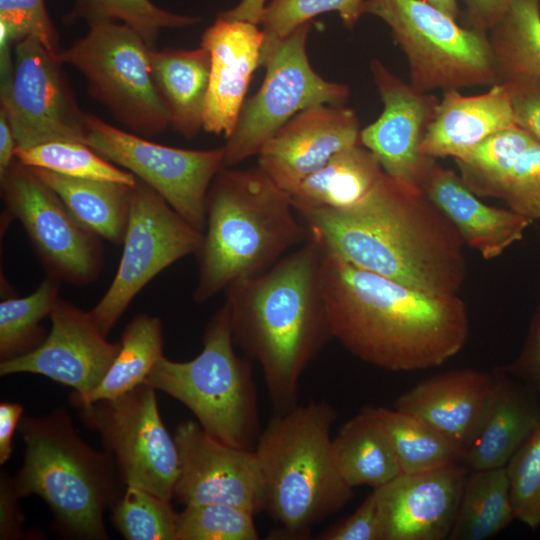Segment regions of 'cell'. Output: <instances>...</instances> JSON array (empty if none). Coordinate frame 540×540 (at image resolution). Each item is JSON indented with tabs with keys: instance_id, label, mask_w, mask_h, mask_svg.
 <instances>
[{
	"instance_id": "1",
	"label": "cell",
	"mask_w": 540,
	"mask_h": 540,
	"mask_svg": "<svg viewBox=\"0 0 540 540\" xmlns=\"http://www.w3.org/2000/svg\"><path fill=\"white\" fill-rule=\"evenodd\" d=\"M322 249L429 295L457 294L467 276L459 231L418 186L382 173L358 203L296 211Z\"/></svg>"
},
{
	"instance_id": "2",
	"label": "cell",
	"mask_w": 540,
	"mask_h": 540,
	"mask_svg": "<svg viewBox=\"0 0 540 540\" xmlns=\"http://www.w3.org/2000/svg\"><path fill=\"white\" fill-rule=\"evenodd\" d=\"M321 284L332 337L375 367L398 372L440 366L467 342L468 311L457 294L414 290L324 249Z\"/></svg>"
},
{
	"instance_id": "3",
	"label": "cell",
	"mask_w": 540,
	"mask_h": 540,
	"mask_svg": "<svg viewBox=\"0 0 540 540\" xmlns=\"http://www.w3.org/2000/svg\"><path fill=\"white\" fill-rule=\"evenodd\" d=\"M321 260V246L309 238L264 273L226 289L234 344L261 367L276 412L298 405L301 376L332 337Z\"/></svg>"
},
{
	"instance_id": "4",
	"label": "cell",
	"mask_w": 540,
	"mask_h": 540,
	"mask_svg": "<svg viewBox=\"0 0 540 540\" xmlns=\"http://www.w3.org/2000/svg\"><path fill=\"white\" fill-rule=\"evenodd\" d=\"M308 239L291 195L258 165L221 168L208 190L203 241L195 253L194 301L207 302L231 284L264 273Z\"/></svg>"
},
{
	"instance_id": "5",
	"label": "cell",
	"mask_w": 540,
	"mask_h": 540,
	"mask_svg": "<svg viewBox=\"0 0 540 540\" xmlns=\"http://www.w3.org/2000/svg\"><path fill=\"white\" fill-rule=\"evenodd\" d=\"M337 417L326 401L276 412L254 447L264 485L265 509L283 538L306 539L314 525L354 496L334 457L331 427Z\"/></svg>"
},
{
	"instance_id": "6",
	"label": "cell",
	"mask_w": 540,
	"mask_h": 540,
	"mask_svg": "<svg viewBox=\"0 0 540 540\" xmlns=\"http://www.w3.org/2000/svg\"><path fill=\"white\" fill-rule=\"evenodd\" d=\"M18 430L25 443L23 464L13 476L18 495L42 498L60 535L107 540L104 512L126 487L113 459L80 437L65 407L22 416Z\"/></svg>"
},
{
	"instance_id": "7",
	"label": "cell",
	"mask_w": 540,
	"mask_h": 540,
	"mask_svg": "<svg viewBox=\"0 0 540 540\" xmlns=\"http://www.w3.org/2000/svg\"><path fill=\"white\" fill-rule=\"evenodd\" d=\"M144 382L185 405L215 438L254 450L261 432L256 387L250 362L235 354L226 303L207 323L195 358L163 356Z\"/></svg>"
},
{
	"instance_id": "8",
	"label": "cell",
	"mask_w": 540,
	"mask_h": 540,
	"mask_svg": "<svg viewBox=\"0 0 540 540\" xmlns=\"http://www.w3.org/2000/svg\"><path fill=\"white\" fill-rule=\"evenodd\" d=\"M364 14L390 28L415 89L445 92L497 83L488 33L460 26L425 0H366Z\"/></svg>"
},
{
	"instance_id": "9",
	"label": "cell",
	"mask_w": 540,
	"mask_h": 540,
	"mask_svg": "<svg viewBox=\"0 0 540 540\" xmlns=\"http://www.w3.org/2000/svg\"><path fill=\"white\" fill-rule=\"evenodd\" d=\"M57 54L59 61L78 70L88 93L130 132L155 137L170 126L168 111L157 91L151 48L129 26L100 22Z\"/></svg>"
},
{
	"instance_id": "10",
	"label": "cell",
	"mask_w": 540,
	"mask_h": 540,
	"mask_svg": "<svg viewBox=\"0 0 540 540\" xmlns=\"http://www.w3.org/2000/svg\"><path fill=\"white\" fill-rule=\"evenodd\" d=\"M310 29V22L299 26L264 61L263 83L245 101L222 146L224 167L257 156L263 145L299 112L320 104L346 103L349 87L323 78L309 61L306 44Z\"/></svg>"
},
{
	"instance_id": "11",
	"label": "cell",
	"mask_w": 540,
	"mask_h": 540,
	"mask_svg": "<svg viewBox=\"0 0 540 540\" xmlns=\"http://www.w3.org/2000/svg\"><path fill=\"white\" fill-rule=\"evenodd\" d=\"M156 389L143 382L126 393L77 407L83 423L98 433L123 484L174 498L179 474L177 445L164 425Z\"/></svg>"
},
{
	"instance_id": "12",
	"label": "cell",
	"mask_w": 540,
	"mask_h": 540,
	"mask_svg": "<svg viewBox=\"0 0 540 540\" xmlns=\"http://www.w3.org/2000/svg\"><path fill=\"white\" fill-rule=\"evenodd\" d=\"M85 144L131 172L201 232L209 187L224 167L223 147L190 150L147 140L86 113Z\"/></svg>"
},
{
	"instance_id": "13",
	"label": "cell",
	"mask_w": 540,
	"mask_h": 540,
	"mask_svg": "<svg viewBox=\"0 0 540 540\" xmlns=\"http://www.w3.org/2000/svg\"><path fill=\"white\" fill-rule=\"evenodd\" d=\"M202 241L203 232L138 179L117 272L104 296L89 310L100 332L107 337L146 284L177 260L196 253Z\"/></svg>"
},
{
	"instance_id": "14",
	"label": "cell",
	"mask_w": 540,
	"mask_h": 540,
	"mask_svg": "<svg viewBox=\"0 0 540 540\" xmlns=\"http://www.w3.org/2000/svg\"><path fill=\"white\" fill-rule=\"evenodd\" d=\"M6 210L18 219L48 277L86 286L103 268L100 238L68 211L60 197L28 166L13 162L0 176Z\"/></svg>"
},
{
	"instance_id": "15",
	"label": "cell",
	"mask_w": 540,
	"mask_h": 540,
	"mask_svg": "<svg viewBox=\"0 0 540 540\" xmlns=\"http://www.w3.org/2000/svg\"><path fill=\"white\" fill-rule=\"evenodd\" d=\"M57 54L37 38L14 44L13 71L0 90L1 110L14 133L17 148L54 141H85L86 112L82 111Z\"/></svg>"
},
{
	"instance_id": "16",
	"label": "cell",
	"mask_w": 540,
	"mask_h": 540,
	"mask_svg": "<svg viewBox=\"0 0 540 540\" xmlns=\"http://www.w3.org/2000/svg\"><path fill=\"white\" fill-rule=\"evenodd\" d=\"M174 439L179 474L174 498L186 505L221 503L264 512V485L254 450L229 445L192 420L180 422Z\"/></svg>"
},
{
	"instance_id": "17",
	"label": "cell",
	"mask_w": 540,
	"mask_h": 540,
	"mask_svg": "<svg viewBox=\"0 0 540 540\" xmlns=\"http://www.w3.org/2000/svg\"><path fill=\"white\" fill-rule=\"evenodd\" d=\"M51 330L31 352L0 361V376L33 373L70 386L85 395L103 380L121 342L107 341L89 311L59 299L50 316Z\"/></svg>"
},
{
	"instance_id": "18",
	"label": "cell",
	"mask_w": 540,
	"mask_h": 540,
	"mask_svg": "<svg viewBox=\"0 0 540 540\" xmlns=\"http://www.w3.org/2000/svg\"><path fill=\"white\" fill-rule=\"evenodd\" d=\"M370 69L383 110L373 123L361 129L360 144L377 157L386 174L419 187L430 159L420 147L440 100L415 89L377 59L370 62Z\"/></svg>"
},
{
	"instance_id": "19",
	"label": "cell",
	"mask_w": 540,
	"mask_h": 540,
	"mask_svg": "<svg viewBox=\"0 0 540 540\" xmlns=\"http://www.w3.org/2000/svg\"><path fill=\"white\" fill-rule=\"evenodd\" d=\"M356 113L345 104H320L291 118L261 148L258 166L292 195L337 152L360 144Z\"/></svg>"
},
{
	"instance_id": "20",
	"label": "cell",
	"mask_w": 540,
	"mask_h": 540,
	"mask_svg": "<svg viewBox=\"0 0 540 540\" xmlns=\"http://www.w3.org/2000/svg\"><path fill=\"white\" fill-rule=\"evenodd\" d=\"M467 471L461 463L402 473L373 489L384 540L448 539L456 520Z\"/></svg>"
},
{
	"instance_id": "21",
	"label": "cell",
	"mask_w": 540,
	"mask_h": 540,
	"mask_svg": "<svg viewBox=\"0 0 540 540\" xmlns=\"http://www.w3.org/2000/svg\"><path fill=\"white\" fill-rule=\"evenodd\" d=\"M264 43L259 24L220 16L202 35L210 56L209 85L203 130L227 138L245 103V95L258 66Z\"/></svg>"
},
{
	"instance_id": "22",
	"label": "cell",
	"mask_w": 540,
	"mask_h": 540,
	"mask_svg": "<svg viewBox=\"0 0 540 540\" xmlns=\"http://www.w3.org/2000/svg\"><path fill=\"white\" fill-rule=\"evenodd\" d=\"M496 373L451 370L423 380L395 401V409L432 427L464 455L490 402Z\"/></svg>"
},
{
	"instance_id": "23",
	"label": "cell",
	"mask_w": 540,
	"mask_h": 540,
	"mask_svg": "<svg viewBox=\"0 0 540 540\" xmlns=\"http://www.w3.org/2000/svg\"><path fill=\"white\" fill-rule=\"evenodd\" d=\"M419 187L485 260L500 256L523 238L529 220L509 209L483 203L454 171L430 158Z\"/></svg>"
},
{
	"instance_id": "24",
	"label": "cell",
	"mask_w": 540,
	"mask_h": 540,
	"mask_svg": "<svg viewBox=\"0 0 540 540\" xmlns=\"http://www.w3.org/2000/svg\"><path fill=\"white\" fill-rule=\"evenodd\" d=\"M515 125L509 94L500 83L477 95L445 91L420 151L434 159H455L489 135Z\"/></svg>"
},
{
	"instance_id": "25",
	"label": "cell",
	"mask_w": 540,
	"mask_h": 540,
	"mask_svg": "<svg viewBox=\"0 0 540 540\" xmlns=\"http://www.w3.org/2000/svg\"><path fill=\"white\" fill-rule=\"evenodd\" d=\"M540 424V409L533 396L503 372H496L495 387L462 463L471 470L504 467Z\"/></svg>"
},
{
	"instance_id": "26",
	"label": "cell",
	"mask_w": 540,
	"mask_h": 540,
	"mask_svg": "<svg viewBox=\"0 0 540 540\" xmlns=\"http://www.w3.org/2000/svg\"><path fill=\"white\" fill-rule=\"evenodd\" d=\"M150 61L170 126L186 139H193L203 129L210 73L208 51L202 46L192 50L152 49Z\"/></svg>"
},
{
	"instance_id": "27",
	"label": "cell",
	"mask_w": 540,
	"mask_h": 540,
	"mask_svg": "<svg viewBox=\"0 0 540 540\" xmlns=\"http://www.w3.org/2000/svg\"><path fill=\"white\" fill-rule=\"evenodd\" d=\"M29 168L60 197L80 225L100 239L123 244L134 186Z\"/></svg>"
},
{
	"instance_id": "28",
	"label": "cell",
	"mask_w": 540,
	"mask_h": 540,
	"mask_svg": "<svg viewBox=\"0 0 540 540\" xmlns=\"http://www.w3.org/2000/svg\"><path fill=\"white\" fill-rule=\"evenodd\" d=\"M377 157L357 144L334 154L291 195L295 211L325 207L343 209L361 201L383 173Z\"/></svg>"
},
{
	"instance_id": "29",
	"label": "cell",
	"mask_w": 540,
	"mask_h": 540,
	"mask_svg": "<svg viewBox=\"0 0 540 540\" xmlns=\"http://www.w3.org/2000/svg\"><path fill=\"white\" fill-rule=\"evenodd\" d=\"M337 468L353 489L379 488L402 474L391 444L373 407L363 408L333 438Z\"/></svg>"
},
{
	"instance_id": "30",
	"label": "cell",
	"mask_w": 540,
	"mask_h": 540,
	"mask_svg": "<svg viewBox=\"0 0 540 540\" xmlns=\"http://www.w3.org/2000/svg\"><path fill=\"white\" fill-rule=\"evenodd\" d=\"M120 342L121 349L99 385L85 395H70L75 407L115 398L145 381L164 356L161 320L146 313L135 315L125 327Z\"/></svg>"
},
{
	"instance_id": "31",
	"label": "cell",
	"mask_w": 540,
	"mask_h": 540,
	"mask_svg": "<svg viewBox=\"0 0 540 540\" xmlns=\"http://www.w3.org/2000/svg\"><path fill=\"white\" fill-rule=\"evenodd\" d=\"M488 37L497 83L540 79V0H514Z\"/></svg>"
},
{
	"instance_id": "32",
	"label": "cell",
	"mask_w": 540,
	"mask_h": 540,
	"mask_svg": "<svg viewBox=\"0 0 540 540\" xmlns=\"http://www.w3.org/2000/svg\"><path fill=\"white\" fill-rule=\"evenodd\" d=\"M506 466L472 470L467 475L449 540H484L514 519Z\"/></svg>"
},
{
	"instance_id": "33",
	"label": "cell",
	"mask_w": 540,
	"mask_h": 540,
	"mask_svg": "<svg viewBox=\"0 0 540 540\" xmlns=\"http://www.w3.org/2000/svg\"><path fill=\"white\" fill-rule=\"evenodd\" d=\"M537 141L517 125L495 132L454 159L459 176L477 196L502 199L518 159Z\"/></svg>"
},
{
	"instance_id": "34",
	"label": "cell",
	"mask_w": 540,
	"mask_h": 540,
	"mask_svg": "<svg viewBox=\"0 0 540 540\" xmlns=\"http://www.w3.org/2000/svg\"><path fill=\"white\" fill-rule=\"evenodd\" d=\"M373 409L402 473H418L462 463V452L424 422L395 408Z\"/></svg>"
},
{
	"instance_id": "35",
	"label": "cell",
	"mask_w": 540,
	"mask_h": 540,
	"mask_svg": "<svg viewBox=\"0 0 540 540\" xmlns=\"http://www.w3.org/2000/svg\"><path fill=\"white\" fill-rule=\"evenodd\" d=\"M63 21L68 25L84 21L120 22L140 35L151 49H156L164 29H179L197 24L200 18L163 9L151 0H74Z\"/></svg>"
},
{
	"instance_id": "36",
	"label": "cell",
	"mask_w": 540,
	"mask_h": 540,
	"mask_svg": "<svg viewBox=\"0 0 540 540\" xmlns=\"http://www.w3.org/2000/svg\"><path fill=\"white\" fill-rule=\"evenodd\" d=\"M59 297L58 281L48 277L25 297H8L0 303V360L27 354L47 337L40 322L49 317Z\"/></svg>"
},
{
	"instance_id": "37",
	"label": "cell",
	"mask_w": 540,
	"mask_h": 540,
	"mask_svg": "<svg viewBox=\"0 0 540 540\" xmlns=\"http://www.w3.org/2000/svg\"><path fill=\"white\" fill-rule=\"evenodd\" d=\"M16 160L28 167L46 169L64 176L111 181L135 186L137 178L107 160L82 142L54 141L16 149Z\"/></svg>"
},
{
	"instance_id": "38",
	"label": "cell",
	"mask_w": 540,
	"mask_h": 540,
	"mask_svg": "<svg viewBox=\"0 0 540 540\" xmlns=\"http://www.w3.org/2000/svg\"><path fill=\"white\" fill-rule=\"evenodd\" d=\"M366 0H267L259 25L264 32L261 65L273 49L299 26L314 17L337 12L343 25L353 29L364 14Z\"/></svg>"
},
{
	"instance_id": "39",
	"label": "cell",
	"mask_w": 540,
	"mask_h": 540,
	"mask_svg": "<svg viewBox=\"0 0 540 540\" xmlns=\"http://www.w3.org/2000/svg\"><path fill=\"white\" fill-rule=\"evenodd\" d=\"M112 522L127 540H176L178 514L171 501L127 486L112 507Z\"/></svg>"
},
{
	"instance_id": "40",
	"label": "cell",
	"mask_w": 540,
	"mask_h": 540,
	"mask_svg": "<svg viewBox=\"0 0 540 540\" xmlns=\"http://www.w3.org/2000/svg\"><path fill=\"white\" fill-rule=\"evenodd\" d=\"M254 516L229 504L186 505L178 514L176 540H256Z\"/></svg>"
},
{
	"instance_id": "41",
	"label": "cell",
	"mask_w": 540,
	"mask_h": 540,
	"mask_svg": "<svg viewBox=\"0 0 540 540\" xmlns=\"http://www.w3.org/2000/svg\"><path fill=\"white\" fill-rule=\"evenodd\" d=\"M515 517L540 527V424L506 465Z\"/></svg>"
},
{
	"instance_id": "42",
	"label": "cell",
	"mask_w": 540,
	"mask_h": 540,
	"mask_svg": "<svg viewBox=\"0 0 540 540\" xmlns=\"http://www.w3.org/2000/svg\"><path fill=\"white\" fill-rule=\"evenodd\" d=\"M0 35L14 44L33 36L54 54L61 51L59 34L45 0H0Z\"/></svg>"
},
{
	"instance_id": "43",
	"label": "cell",
	"mask_w": 540,
	"mask_h": 540,
	"mask_svg": "<svg viewBox=\"0 0 540 540\" xmlns=\"http://www.w3.org/2000/svg\"><path fill=\"white\" fill-rule=\"evenodd\" d=\"M511 210L530 222L540 219V142L518 159L502 198Z\"/></svg>"
},
{
	"instance_id": "44",
	"label": "cell",
	"mask_w": 540,
	"mask_h": 540,
	"mask_svg": "<svg viewBox=\"0 0 540 540\" xmlns=\"http://www.w3.org/2000/svg\"><path fill=\"white\" fill-rule=\"evenodd\" d=\"M320 540H384L381 513L372 491L348 517L323 530Z\"/></svg>"
},
{
	"instance_id": "45",
	"label": "cell",
	"mask_w": 540,
	"mask_h": 540,
	"mask_svg": "<svg viewBox=\"0 0 540 540\" xmlns=\"http://www.w3.org/2000/svg\"><path fill=\"white\" fill-rule=\"evenodd\" d=\"M500 84L509 94L515 124L540 142V79Z\"/></svg>"
},
{
	"instance_id": "46",
	"label": "cell",
	"mask_w": 540,
	"mask_h": 540,
	"mask_svg": "<svg viewBox=\"0 0 540 540\" xmlns=\"http://www.w3.org/2000/svg\"><path fill=\"white\" fill-rule=\"evenodd\" d=\"M20 496L15 490L13 477L5 471L0 473V539H28L25 531V518L21 511Z\"/></svg>"
},
{
	"instance_id": "47",
	"label": "cell",
	"mask_w": 540,
	"mask_h": 540,
	"mask_svg": "<svg viewBox=\"0 0 540 540\" xmlns=\"http://www.w3.org/2000/svg\"><path fill=\"white\" fill-rule=\"evenodd\" d=\"M507 370L540 393V307L520 356Z\"/></svg>"
},
{
	"instance_id": "48",
	"label": "cell",
	"mask_w": 540,
	"mask_h": 540,
	"mask_svg": "<svg viewBox=\"0 0 540 540\" xmlns=\"http://www.w3.org/2000/svg\"><path fill=\"white\" fill-rule=\"evenodd\" d=\"M514 0H463L466 27L488 33Z\"/></svg>"
},
{
	"instance_id": "49",
	"label": "cell",
	"mask_w": 540,
	"mask_h": 540,
	"mask_svg": "<svg viewBox=\"0 0 540 540\" xmlns=\"http://www.w3.org/2000/svg\"><path fill=\"white\" fill-rule=\"evenodd\" d=\"M23 406L19 403L3 401L0 404V463L11 456L14 432L22 418Z\"/></svg>"
},
{
	"instance_id": "50",
	"label": "cell",
	"mask_w": 540,
	"mask_h": 540,
	"mask_svg": "<svg viewBox=\"0 0 540 540\" xmlns=\"http://www.w3.org/2000/svg\"><path fill=\"white\" fill-rule=\"evenodd\" d=\"M17 142L3 110L0 109V176L3 175L16 160Z\"/></svg>"
},
{
	"instance_id": "51",
	"label": "cell",
	"mask_w": 540,
	"mask_h": 540,
	"mask_svg": "<svg viewBox=\"0 0 540 540\" xmlns=\"http://www.w3.org/2000/svg\"><path fill=\"white\" fill-rule=\"evenodd\" d=\"M267 0H241L237 5L219 14L229 20H243L259 24Z\"/></svg>"
},
{
	"instance_id": "52",
	"label": "cell",
	"mask_w": 540,
	"mask_h": 540,
	"mask_svg": "<svg viewBox=\"0 0 540 540\" xmlns=\"http://www.w3.org/2000/svg\"><path fill=\"white\" fill-rule=\"evenodd\" d=\"M426 2L434 5L435 7L439 8L452 18L456 19L458 18L460 14L459 4L458 0H425Z\"/></svg>"
}]
</instances>
